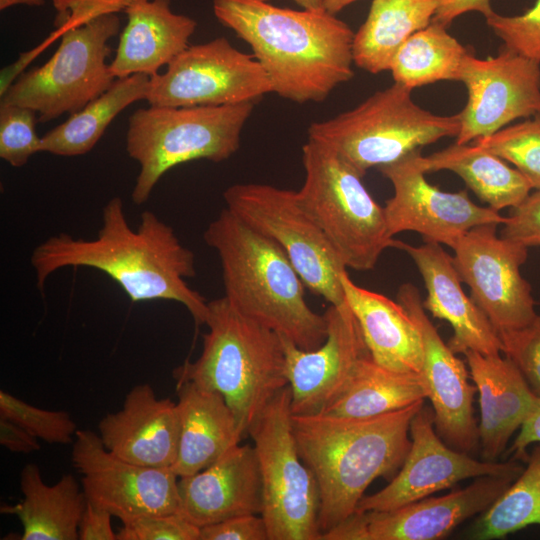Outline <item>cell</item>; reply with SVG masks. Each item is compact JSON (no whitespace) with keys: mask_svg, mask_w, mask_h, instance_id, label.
<instances>
[{"mask_svg":"<svg viewBox=\"0 0 540 540\" xmlns=\"http://www.w3.org/2000/svg\"><path fill=\"white\" fill-rule=\"evenodd\" d=\"M30 261L41 292L57 270L89 267L117 282L132 302L175 301L189 311L196 327L206 322L208 301L186 282L196 275L194 253L152 211L142 212L137 228H131L118 196L103 207L96 237L53 235L34 248Z\"/></svg>","mask_w":540,"mask_h":540,"instance_id":"cell-1","label":"cell"},{"mask_svg":"<svg viewBox=\"0 0 540 540\" xmlns=\"http://www.w3.org/2000/svg\"><path fill=\"white\" fill-rule=\"evenodd\" d=\"M212 6L217 20L249 45L281 98L322 102L354 76V32L325 9L265 0H213Z\"/></svg>","mask_w":540,"mask_h":540,"instance_id":"cell-2","label":"cell"},{"mask_svg":"<svg viewBox=\"0 0 540 540\" xmlns=\"http://www.w3.org/2000/svg\"><path fill=\"white\" fill-rule=\"evenodd\" d=\"M424 404L366 418L292 414L300 457L318 486L321 540L356 512L374 480H391L399 471L411 445V420Z\"/></svg>","mask_w":540,"mask_h":540,"instance_id":"cell-3","label":"cell"},{"mask_svg":"<svg viewBox=\"0 0 540 540\" xmlns=\"http://www.w3.org/2000/svg\"><path fill=\"white\" fill-rule=\"evenodd\" d=\"M222 268L225 297L241 313L303 350L327 337L324 314L305 299V285L273 240L224 208L203 234Z\"/></svg>","mask_w":540,"mask_h":540,"instance_id":"cell-4","label":"cell"},{"mask_svg":"<svg viewBox=\"0 0 540 540\" xmlns=\"http://www.w3.org/2000/svg\"><path fill=\"white\" fill-rule=\"evenodd\" d=\"M205 325L200 356L176 367L173 377L220 393L245 437L267 404L289 385L281 337L225 296L208 302Z\"/></svg>","mask_w":540,"mask_h":540,"instance_id":"cell-5","label":"cell"},{"mask_svg":"<svg viewBox=\"0 0 540 540\" xmlns=\"http://www.w3.org/2000/svg\"><path fill=\"white\" fill-rule=\"evenodd\" d=\"M305 179L298 199L322 230L345 267L369 271L388 248L401 250L363 176L327 145L307 140L302 147Z\"/></svg>","mask_w":540,"mask_h":540,"instance_id":"cell-6","label":"cell"},{"mask_svg":"<svg viewBox=\"0 0 540 540\" xmlns=\"http://www.w3.org/2000/svg\"><path fill=\"white\" fill-rule=\"evenodd\" d=\"M255 103L140 108L130 117L126 151L140 170L131 199L145 203L170 169L193 160L221 162L240 147Z\"/></svg>","mask_w":540,"mask_h":540,"instance_id":"cell-7","label":"cell"},{"mask_svg":"<svg viewBox=\"0 0 540 540\" xmlns=\"http://www.w3.org/2000/svg\"><path fill=\"white\" fill-rule=\"evenodd\" d=\"M412 89L395 83L355 108L311 123L308 138L321 142L362 176L444 137H457L460 115H437L418 106Z\"/></svg>","mask_w":540,"mask_h":540,"instance_id":"cell-8","label":"cell"},{"mask_svg":"<svg viewBox=\"0 0 540 540\" xmlns=\"http://www.w3.org/2000/svg\"><path fill=\"white\" fill-rule=\"evenodd\" d=\"M248 435L258 460L263 493L261 516L269 540H321L318 486L298 451L289 385L267 404Z\"/></svg>","mask_w":540,"mask_h":540,"instance_id":"cell-9","label":"cell"},{"mask_svg":"<svg viewBox=\"0 0 540 540\" xmlns=\"http://www.w3.org/2000/svg\"><path fill=\"white\" fill-rule=\"evenodd\" d=\"M120 19L106 15L65 30L53 56L24 72L0 97V105H19L37 112L38 122L73 114L103 94L115 81L106 63L108 42Z\"/></svg>","mask_w":540,"mask_h":540,"instance_id":"cell-10","label":"cell"},{"mask_svg":"<svg viewBox=\"0 0 540 540\" xmlns=\"http://www.w3.org/2000/svg\"><path fill=\"white\" fill-rule=\"evenodd\" d=\"M226 208L285 252L306 288L330 304L345 300L347 270L297 192L261 183H238L223 192Z\"/></svg>","mask_w":540,"mask_h":540,"instance_id":"cell-11","label":"cell"},{"mask_svg":"<svg viewBox=\"0 0 540 540\" xmlns=\"http://www.w3.org/2000/svg\"><path fill=\"white\" fill-rule=\"evenodd\" d=\"M273 93L269 77L252 54L225 37L189 45L163 74L150 77L146 101L156 107L256 103Z\"/></svg>","mask_w":540,"mask_h":540,"instance_id":"cell-12","label":"cell"},{"mask_svg":"<svg viewBox=\"0 0 540 540\" xmlns=\"http://www.w3.org/2000/svg\"><path fill=\"white\" fill-rule=\"evenodd\" d=\"M496 224L467 231L452 248L453 263L470 296L499 333L520 329L538 315L521 266L528 247L496 233Z\"/></svg>","mask_w":540,"mask_h":540,"instance_id":"cell-13","label":"cell"},{"mask_svg":"<svg viewBox=\"0 0 540 540\" xmlns=\"http://www.w3.org/2000/svg\"><path fill=\"white\" fill-rule=\"evenodd\" d=\"M71 459L81 475L86 500L122 523L146 515L179 512V477L172 468L126 461L109 452L98 433L90 430H77Z\"/></svg>","mask_w":540,"mask_h":540,"instance_id":"cell-14","label":"cell"},{"mask_svg":"<svg viewBox=\"0 0 540 540\" xmlns=\"http://www.w3.org/2000/svg\"><path fill=\"white\" fill-rule=\"evenodd\" d=\"M524 470L475 478L468 486L389 511L355 512L322 540H438L486 511Z\"/></svg>","mask_w":540,"mask_h":540,"instance_id":"cell-15","label":"cell"},{"mask_svg":"<svg viewBox=\"0 0 540 540\" xmlns=\"http://www.w3.org/2000/svg\"><path fill=\"white\" fill-rule=\"evenodd\" d=\"M420 153L416 150L379 168L394 189L384 206L388 230L393 237L412 231L420 234L424 242L452 249L470 229L505 222L506 217L500 212L474 203L467 191L446 192L431 185L419 164Z\"/></svg>","mask_w":540,"mask_h":540,"instance_id":"cell-16","label":"cell"},{"mask_svg":"<svg viewBox=\"0 0 540 540\" xmlns=\"http://www.w3.org/2000/svg\"><path fill=\"white\" fill-rule=\"evenodd\" d=\"M411 445L399 471L378 492L364 496L356 512L389 511L449 489L462 480L523 469L516 460L479 461L439 436L432 408L425 404L410 423Z\"/></svg>","mask_w":540,"mask_h":540,"instance_id":"cell-17","label":"cell"},{"mask_svg":"<svg viewBox=\"0 0 540 540\" xmlns=\"http://www.w3.org/2000/svg\"><path fill=\"white\" fill-rule=\"evenodd\" d=\"M459 81L468 99L459 113L457 144L489 136L512 121L540 113V63L503 48L496 57L468 54Z\"/></svg>","mask_w":540,"mask_h":540,"instance_id":"cell-18","label":"cell"},{"mask_svg":"<svg viewBox=\"0 0 540 540\" xmlns=\"http://www.w3.org/2000/svg\"><path fill=\"white\" fill-rule=\"evenodd\" d=\"M327 337L313 350H303L281 337L291 389L293 415L320 414L344 388L357 362L370 354L346 299L323 313Z\"/></svg>","mask_w":540,"mask_h":540,"instance_id":"cell-19","label":"cell"},{"mask_svg":"<svg viewBox=\"0 0 540 540\" xmlns=\"http://www.w3.org/2000/svg\"><path fill=\"white\" fill-rule=\"evenodd\" d=\"M397 301L416 323L423 347L422 375L432 404L435 428L450 447L469 453L478 444V425L474 417L475 385L469 381L464 362L440 336L428 317L417 287L402 284Z\"/></svg>","mask_w":540,"mask_h":540,"instance_id":"cell-20","label":"cell"},{"mask_svg":"<svg viewBox=\"0 0 540 540\" xmlns=\"http://www.w3.org/2000/svg\"><path fill=\"white\" fill-rule=\"evenodd\" d=\"M177 402L159 398L148 383L135 385L120 410L106 414L98 435L112 454L138 465L172 468L179 445Z\"/></svg>","mask_w":540,"mask_h":540,"instance_id":"cell-21","label":"cell"},{"mask_svg":"<svg viewBox=\"0 0 540 540\" xmlns=\"http://www.w3.org/2000/svg\"><path fill=\"white\" fill-rule=\"evenodd\" d=\"M179 513L198 527L258 514L263 507L254 447L237 445L203 470L179 477Z\"/></svg>","mask_w":540,"mask_h":540,"instance_id":"cell-22","label":"cell"},{"mask_svg":"<svg viewBox=\"0 0 540 540\" xmlns=\"http://www.w3.org/2000/svg\"><path fill=\"white\" fill-rule=\"evenodd\" d=\"M401 250L408 253L416 265L426 288L423 307L434 318L447 321L453 329L448 341L454 353L468 350L485 355L502 352L498 332L486 315L468 296L449 255L441 244L424 242L419 246L404 243Z\"/></svg>","mask_w":540,"mask_h":540,"instance_id":"cell-23","label":"cell"},{"mask_svg":"<svg viewBox=\"0 0 540 540\" xmlns=\"http://www.w3.org/2000/svg\"><path fill=\"white\" fill-rule=\"evenodd\" d=\"M471 379L479 394L478 438L483 459L495 462L515 431L537 404L516 365L499 354L464 353Z\"/></svg>","mask_w":540,"mask_h":540,"instance_id":"cell-24","label":"cell"},{"mask_svg":"<svg viewBox=\"0 0 540 540\" xmlns=\"http://www.w3.org/2000/svg\"><path fill=\"white\" fill-rule=\"evenodd\" d=\"M125 13L116 55L109 64L115 78L133 74L156 75L189 46L197 22L171 9V0H139Z\"/></svg>","mask_w":540,"mask_h":540,"instance_id":"cell-25","label":"cell"},{"mask_svg":"<svg viewBox=\"0 0 540 540\" xmlns=\"http://www.w3.org/2000/svg\"><path fill=\"white\" fill-rule=\"evenodd\" d=\"M345 299L350 306L372 359L391 370L423 372V347L419 329L397 301L355 284L341 274Z\"/></svg>","mask_w":540,"mask_h":540,"instance_id":"cell-26","label":"cell"},{"mask_svg":"<svg viewBox=\"0 0 540 540\" xmlns=\"http://www.w3.org/2000/svg\"><path fill=\"white\" fill-rule=\"evenodd\" d=\"M180 419L178 454L172 470L195 474L221 458L244 438L224 397L191 382L177 383Z\"/></svg>","mask_w":540,"mask_h":540,"instance_id":"cell-27","label":"cell"},{"mask_svg":"<svg viewBox=\"0 0 540 540\" xmlns=\"http://www.w3.org/2000/svg\"><path fill=\"white\" fill-rule=\"evenodd\" d=\"M21 502L2 505V513L17 516L21 540H78V526L86 497L73 475H63L54 485L46 484L37 464L28 463L20 472Z\"/></svg>","mask_w":540,"mask_h":540,"instance_id":"cell-28","label":"cell"},{"mask_svg":"<svg viewBox=\"0 0 540 540\" xmlns=\"http://www.w3.org/2000/svg\"><path fill=\"white\" fill-rule=\"evenodd\" d=\"M427 398L428 388L422 374L391 370L368 354L357 362L342 391L320 414L374 417Z\"/></svg>","mask_w":540,"mask_h":540,"instance_id":"cell-29","label":"cell"},{"mask_svg":"<svg viewBox=\"0 0 540 540\" xmlns=\"http://www.w3.org/2000/svg\"><path fill=\"white\" fill-rule=\"evenodd\" d=\"M418 160L425 173L454 172L481 201L498 212L519 205L532 190L516 168L475 143H455L428 156L420 153Z\"/></svg>","mask_w":540,"mask_h":540,"instance_id":"cell-30","label":"cell"},{"mask_svg":"<svg viewBox=\"0 0 540 540\" xmlns=\"http://www.w3.org/2000/svg\"><path fill=\"white\" fill-rule=\"evenodd\" d=\"M440 0H372L353 38V61L372 74L390 70L392 61L415 32L431 24Z\"/></svg>","mask_w":540,"mask_h":540,"instance_id":"cell-31","label":"cell"},{"mask_svg":"<svg viewBox=\"0 0 540 540\" xmlns=\"http://www.w3.org/2000/svg\"><path fill=\"white\" fill-rule=\"evenodd\" d=\"M149 83L150 76L143 73L116 78L103 94L42 136L41 152L67 157L88 153L121 111L146 100Z\"/></svg>","mask_w":540,"mask_h":540,"instance_id":"cell-32","label":"cell"},{"mask_svg":"<svg viewBox=\"0 0 540 540\" xmlns=\"http://www.w3.org/2000/svg\"><path fill=\"white\" fill-rule=\"evenodd\" d=\"M445 27L431 22L404 42L390 68L395 83L413 90L443 80L459 81L469 52Z\"/></svg>","mask_w":540,"mask_h":540,"instance_id":"cell-33","label":"cell"},{"mask_svg":"<svg viewBox=\"0 0 540 540\" xmlns=\"http://www.w3.org/2000/svg\"><path fill=\"white\" fill-rule=\"evenodd\" d=\"M526 462L527 467L474 523L472 539H500L529 525H540V444Z\"/></svg>","mask_w":540,"mask_h":540,"instance_id":"cell-34","label":"cell"},{"mask_svg":"<svg viewBox=\"0 0 540 540\" xmlns=\"http://www.w3.org/2000/svg\"><path fill=\"white\" fill-rule=\"evenodd\" d=\"M473 143L511 163L532 189H540V113Z\"/></svg>","mask_w":540,"mask_h":540,"instance_id":"cell-35","label":"cell"},{"mask_svg":"<svg viewBox=\"0 0 540 540\" xmlns=\"http://www.w3.org/2000/svg\"><path fill=\"white\" fill-rule=\"evenodd\" d=\"M0 416L17 423L37 439L52 444L73 443L78 430L68 412L33 406L3 390L0 391Z\"/></svg>","mask_w":540,"mask_h":540,"instance_id":"cell-36","label":"cell"},{"mask_svg":"<svg viewBox=\"0 0 540 540\" xmlns=\"http://www.w3.org/2000/svg\"><path fill=\"white\" fill-rule=\"evenodd\" d=\"M37 112L19 105H0V158L12 167H23L41 152L36 133Z\"/></svg>","mask_w":540,"mask_h":540,"instance_id":"cell-37","label":"cell"},{"mask_svg":"<svg viewBox=\"0 0 540 540\" xmlns=\"http://www.w3.org/2000/svg\"><path fill=\"white\" fill-rule=\"evenodd\" d=\"M486 22L504 42V48L540 63V0L521 15L493 12Z\"/></svg>","mask_w":540,"mask_h":540,"instance_id":"cell-38","label":"cell"},{"mask_svg":"<svg viewBox=\"0 0 540 540\" xmlns=\"http://www.w3.org/2000/svg\"><path fill=\"white\" fill-rule=\"evenodd\" d=\"M502 352L518 368L540 398V314L527 326L499 333Z\"/></svg>","mask_w":540,"mask_h":540,"instance_id":"cell-39","label":"cell"},{"mask_svg":"<svg viewBox=\"0 0 540 540\" xmlns=\"http://www.w3.org/2000/svg\"><path fill=\"white\" fill-rule=\"evenodd\" d=\"M200 527L179 512L146 515L122 523L116 540H199Z\"/></svg>","mask_w":540,"mask_h":540,"instance_id":"cell-40","label":"cell"},{"mask_svg":"<svg viewBox=\"0 0 540 540\" xmlns=\"http://www.w3.org/2000/svg\"><path fill=\"white\" fill-rule=\"evenodd\" d=\"M139 0H53L57 10L54 32L61 34L72 27L87 24L106 15L125 12Z\"/></svg>","mask_w":540,"mask_h":540,"instance_id":"cell-41","label":"cell"},{"mask_svg":"<svg viewBox=\"0 0 540 540\" xmlns=\"http://www.w3.org/2000/svg\"><path fill=\"white\" fill-rule=\"evenodd\" d=\"M501 236L526 247L540 246V189L511 208L502 224Z\"/></svg>","mask_w":540,"mask_h":540,"instance_id":"cell-42","label":"cell"},{"mask_svg":"<svg viewBox=\"0 0 540 540\" xmlns=\"http://www.w3.org/2000/svg\"><path fill=\"white\" fill-rule=\"evenodd\" d=\"M199 540H269L261 515L245 514L200 528Z\"/></svg>","mask_w":540,"mask_h":540,"instance_id":"cell-43","label":"cell"},{"mask_svg":"<svg viewBox=\"0 0 540 540\" xmlns=\"http://www.w3.org/2000/svg\"><path fill=\"white\" fill-rule=\"evenodd\" d=\"M112 516L107 510L87 501L79 521V540H116Z\"/></svg>","mask_w":540,"mask_h":540,"instance_id":"cell-44","label":"cell"},{"mask_svg":"<svg viewBox=\"0 0 540 540\" xmlns=\"http://www.w3.org/2000/svg\"><path fill=\"white\" fill-rule=\"evenodd\" d=\"M0 444L15 453H31L40 449L39 439L17 423L1 416Z\"/></svg>","mask_w":540,"mask_h":540,"instance_id":"cell-45","label":"cell"},{"mask_svg":"<svg viewBox=\"0 0 540 540\" xmlns=\"http://www.w3.org/2000/svg\"><path fill=\"white\" fill-rule=\"evenodd\" d=\"M470 11L480 12L485 18L494 12L490 0H440L432 22L447 26L459 15Z\"/></svg>","mask_w":540,"mask_h":540,"instance_id":"cell-46","label":"cell"},{"mask_svg":"<svg viewBox=\"0 0 540 540\" xmlns=\"http://www.w3.org/2000/svg\"><path fill=\"white\" fill-rule=\"evenodd\" d=\"M532 443L540 444V398L522 423L520 431L509 449V453L513 454L510 460L526 462L528 458L526 448Z\"/></svg>","mask_w":540,"mask_h":540,"instance_id":"cell-47","label":"cell"},{"mask_svg":"<svg viewBox=\"0 0 540 540\" xmlns=\"http://www.w3.org/2000/svg\"><path fill=\"white\" fill-rule=\"evenodd\" d=\"M59 38L53 31L52 34L33 49L19 54V57L10 65L3 67L0 72V97H2L12 84L21 76L26 67L52 42Z\"/></svg>","mask_w":540,"mask_h":540,"instance_id":"cell-48","label":"cell"},{"mask_svg":"<svg viewBox=\"0 0 540 540\" xmlns=\"http://www.w3.org/2000/svg\"><path fill=\"white\" fill-rule=\"evenodd\" d=\"M45 3L46 0H0V10L3 11L17 5L38 7L45 5Z\"/></svg>","mask_w":540,"mask_h":540,"instance_id":"cell-49","label":"cell"},{"mask_svg":"<svg viewBox=\"0 0 540 540\" xmlns=\"http://www.w3.org/2000/svg\"><path fill=\"white\" fill-rule=\"evenodd\" d=\"M355 1L357 0H324L323 4L324 9L327 12L336 15L338 12H340L350 4L354 3Z\"/></svg>","mask_w":540,"mask_h":540,"instance_id":"cell-50","label":"cell"},{"mask_svg":"<svg viewBox=\"0 0 540 540\" xmlns=\"http://www.w3.org/2000/svg\"><path fill=\"white\" fill-rule=\"evenodd\" d=\"M272 1V0H265ZM299 5L302 9L307 10H321L324 9V0H291Z\"/></svg>","mask_w":540,"mask_h":540,"instance_id":"cell-51","label":"cell"}]
</instances>
